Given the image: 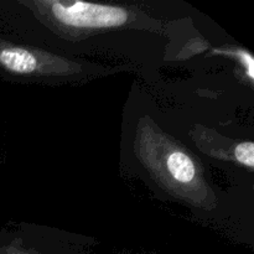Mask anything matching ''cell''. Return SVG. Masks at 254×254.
I'll list each match as a JSON object with an SVG mask.
<instances>
[{
	"mask_svg": "<svg viewBox=\"0 0 254 254\" xmlns=\"http://www.w3.org/2000/svg\"><path fill=\"white\" fill-rule=\"evenodd\" d=\"M52 14L67 26L101 29L121 26L127 21V12L121 7L91 2H52Z\"/></svg>",
	"mask_w": 254,
	"mask_h": 254,
	"instance_id": "6da1fadb",
	"label": "cell"
},
{
	"mask_svg": "<svg viewBox=\"0 0 254 254\" xmlns=\"http://www.w3.org/2000/svg\"><path fill=\"white\" fill-rule=\"evenodd\" d=\"M0 64L17 73H30L35 71L37 61L31 52L24 49H5L0 52Z\"/></svg>",
	"mask_w": 254,
	"mask_h": 254,
	"instance_id": "7a4b0ae2",
	"label": "cell"
},
{
	"mask_svg": "<svg viewBox=\"0 0 254 254\" xmlns=\"http://www.w3.org/2000/svg\"><path fill=\"white\" fill-rule=\"evenodd\" d=\"M168 169L179 183H190L195 176V165L192 160L181 151H176L169 156Z\"/></svg>",
	"mask_w": 254,
	"mask_h": 254,
	"instance_id": "3957f363",
	"label": "cell"
},
{
	"mask_svg": "<svg viewBox=\"0 0 254 254\" xmlns=\"http://www.w3.org/2000/svg\"><path fill=\"white\" fill-rule=\"evenodd\" d=\"M235 155L240 163L245 164L248 168H254V144L252 141L241 143L236 146Z\"/></svg>",
	"mask_w": 254,
	"mask_h": 254,
	"instance_id": "277c9868",
	"label": "cell"
},
{
	"mask_svg": "<svg viewBox=\"0 0 254 254\" xmlns=\"http://www.w3.org/2000/svg\"><path fill=\"white\" fill-rule=\"evenodd\" d=\"M241 55V59H242V62L243 64H246L247 66V72H248V76L251 77V78H254V64H253V59L252 56H251L250 54H247V52H240Z\"/></svg>",
	"mask_w": 254,
	"mask_h": 254,
	"instance_id": "5b68a950",
	"label": "cell"
}]
</instances>
